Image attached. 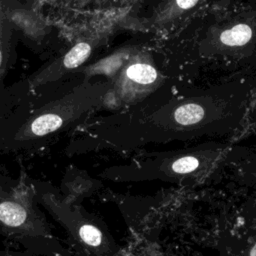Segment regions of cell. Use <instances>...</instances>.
<instances>
[{
	"instance_id": "cell-1",
	"label": "cell",
	"mask_w": 256,
	"mask_h": 256,
	"mask_svg": "<svg viewBox=\"0 0 256 256\" xmlns=\"http://www.w3.org/2000/svg\"><path fill=\"white\" fill-rule=\"evenodd\" d=\"M0 235L39 256H68L39 210L30 184L6 187L0 179Z\"/></svg>"
},
{
	"instance_id": "cell-2",
	"label": "cell",
	"mask_w": 256,
	"mask_h": 256,
	"mask_svg": "<svg viewBox=\"0 0 256 256\" xmlns=\"http://www.w3.org/2000/svg\"><path fill=\"white\" fill-rule=\"evenodd\" d=\"M88 97L81 88L52 100L30 112L16 128L1 130L3 148L25 149L64 131L86 110Z\"/></svg>"
},
{
	"instance_id": "cell-3",
	"label": "cell",
	"mask_w": 256,
	"mask_h": 256,
	"mask_svg": "<svg viewBox=\"0 0 256 256\" xmlns=\"http://www.w3.org/2000/svg\"><path fill=\"white\" fill-rule=\"evenodd\" d=\"M92 46L87 41L76 43L63 56L41 69L30 80V88H37L44 84L59 80L68 72L83 64L90 56Z\"/></svg>"
},
{
	"instance_id": "cell-4",
	"label": "cell",
	"mask_w": 256,
	"mask_h": 256,
	"mask_svg": "<svg viewBox=\"0 0 256 256\" xmlns=\"http://www.w3.org/2000/svg\"><path fill=\"white\" fill-rule=\"evenodd\" d=\"M252 37V29L247 24H237L224 30L220 35V41L227 46H242Z\"/></svg>"
},
{
	"instance_id": "cell-5",
	"label": "cell",
	"mask_w": 256,
	"mask_h": 256,
	"mask_svg": "<svg viewBox=\"0 0 256 256\" xmlns=\"http://www.w3.org/2000/svg\"><path fill=\"white\" fill-rule=\"evenodd\" d=\"M10 54V30L0 7V82L7 69Z\"/></svg>"
},
{
	"instance_id": "cell-6",
	"label": "cell",
	"mask_w": 256,
	"mask_h": 256,
	"mask_svg": "<svg viewBox=\"0 0 256 256\" xmlns=\"http://www.w3.org/2000/svg\"><path fill=\"white\" fill-rule=\"evenodd\" d=\"M127 77L139 84L153 83L157 78V71L149 64L136 63L129 66L126 70Z\"/></svg>"
},
{
	"instance_id": "cell-7",
	"label": "cell",
	"mask_w": 256,
	"mask_h": 256,
	"mask_svg": "<svg viewBox=\"0 0 256 256\" xmlns=\"http://www.w3.org/2000/svg\"><path fill=\"white\" fill-rule=\"evenodd\" d=\"M204 117V109L194 103H189L179 107L175 111V119L180 124H194Z\"/></svg>"
},
{
	"instance_id": "cell-8",
	"label": "cell",
	"mask_w": 256,
	"mask_h": 256,
	"mask_svg": "<svg viewBox=\"0 0 256 256\" xmlns=\"http://www.w3.org/2000/svg\"><path fill=\"white\" fill-rule=\"evenodd\" d=\"M199 165V160L196 157L186 156L177 159L172 164V169L176 173H188L196 169Z\"/></svg>"
},
{
	"instance_id": "cell-9",
	"label": "cell",
	"mask_w": 256,
	"mask_h": 256,
	"mask_svg": "<svg viewBox=\"0 0 256 256\" xmlns=\"http://www.w3.org/2000/svg\"><path fill=\"white\" fill-rule=\"evenodd\" d=\"M0 256H39L30 251H18V250H9V249H0Z\"/></svg>"
},
{
	"instance_id": "cell-10",
	"label": "cell",
	"mask_w": 256,
	"mask_h": 256,
	"mask_svg": "<svg viewBox=\"0 0 256 256\" xmlns=\"http://www.w3.org/2000/svg\"><path fill=\"white\" fill-rule=\"evenodd\" d=\"M198 1L199 0H176V4L179 8L186 10V9H190L193 6H195Z\"/></svg>"
},
{
	"instance_id": "cell-11",
	"label": "cell",
	"mask_w": 256,
	"mask_h": 256,
	"mask_svg": "<svg viewBox=\"0 0 256 256\" xmlns=\"http://www.w3.org/2000/svg\"><path fill=\"white\" fill-rule=\"evenodd\" d=\"M250 256H256V244L252 247L251 252H250Z\"/></svg>"
}]
</instances>
